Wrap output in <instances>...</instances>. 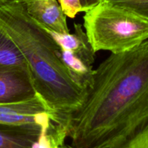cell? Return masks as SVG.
I'll list each match as a JSON object with an SVG mask.
<instances>
[{"label": "cell", "mask_w": 148, "mask_h": 148, "mask_svg": "<svg viewBox=\"0 0 148 148\" xmlns=\"http://www.w3.org/2000/svg\"><path fill=\"white\" fill-rule=\"evenodd\" d=\"M147 124L148 40L101 62L66 128L74 148H117Z\"/></svg>", "instance_id": "cell-1"}, {"label": "cell", "mask_w": 148, "mask_h": 148, "mask_svg": "<svg viewBox=\"0 0 148 148\" xmlns=\"http://www.w3.org/2000/svg\"><path fill=\"white\" fill-rule=\"evenodd\" d=\"M0 28L23 55L36 92L58 121L66 125L68 116L82 104L88 89L73 81L60 59L59 46L20 1L10 0L0 7Z\"/></svg>", "instance_id": "cell-2"}, {"label": "cell", "mask_w": 148, "mask_h": 148, "mask_svg": "<svg viewBox=\"0 0 148 148\" xmlns=\"http://www.w3.org/2000/svg\"><path fill=\"white\" fill-rule=\"evenodd\" d=\"M82 26L95 52L122 53L148 40V19L108 1L85 12Z\"/></svg>", "instance_id": "cell-3"}, {"label": "cell", "mask_w": 148, "mask_h": 148, "mask_svg": "<svg viewBox=\"0 0 148 148\" xmlns=\"http://www.w3.org/2000/svg\"><path fill=\"white\" fill-rule=\"evenodd\" d=\"M55 117L46 102L37 93L34 97L23 101L0 104V124L38 125L41 127L54 120Z\"/></svg>", "instance_id": "cell-4"}, {"label": "cell", "mask_w": 148, "mask_h": 148, "mask_svg": "<svg viewBox=\"0 0 148 148\" xmlns=\"http://www.w3.org/2000/svg\"><path fill=\"white\" fill-rule=\"evenodd\" d=\"M36 94L28 70L20 67L0 68V104L23 101Z\"/></svg>", "instance_id": "cell-5"}, {"label": "cell", "mask_w": 148, "mask_h": 148, "mask_svg": "<svg viewBox=\"0 0 148 148\" xmlns=\"http://www.w3.org/2000/svg\"><path fill=\"white\" fill-rule=\"evenodd\" d=\"M29 15L43 28L61 33H69L66 16L57 0H23Z\"/></svg>", "instance_id": "cell-6"}, {"label": "cell", "mask_w": 148, "mask_h": 148, "mask_svg": "<svg viewBox=\"0 0 148 148\" xmlns=\"http://www.w3.org/2000/svg\"><path fill=\"white\" fill-rule=\"evenodd\" d=\"M73 33H61L46 28H43L51 36L61 49L74 52L93 65L95 52L88 41L83 26L79 23H75Z\"/></svg>", "instance_id": "cell-7"}, {"label": "cell", "mask_w": 148, "mask_h": 148, "mask_svg": "<svg viewBox=\"0 0 148 148\" xmlns=\"http://www.w3.org/2000/svg\"><path fill=\"white\" fill-rule=\"evenodd\" d=\"M40 131L38 125L0 124V148H36Z\"/></svg>", "instance_id": "cell-8"}, {"label": "cell", "mask_w": 148, "mask_h": 148, "mask_svg": "<svg viewBox=\"0 0 148 148\" xmlns=\"http://www.w3.org/2000/svg\"><path fill=\"white\" fill-rule=\"evenodd\" d=\"M60 59L77 85L87 89L90 87L93 77V65L79 55L63 49H61Z\"/></svg>", "instance_id": "cell-9"}, {"label": "cell", "mask_w": 148, "mask_h": 148, "mask_svg": "<svg viewBox=\"0 0 148 148\" xmlns=\"http://www.w3.org/2000/svg\"><path fill=\"white\" fill-rule=\"evenodd\" d=\"M7 67H20L28 70L17 46L0 28V68Z\"/></svg>", "instance_id": "cell-10"}, {"label": "cell", "mask_w": 148, "mask_h": 148, "mask_svg": "<svg viewBox=\"0 0 148 148\" xmlns=\"http://www.w3.org/2000/svg\"><path fill=\"white\" fill-rule=\"evenodd\" d=\"M108 1L148 19V0H108Z\"/></svg>", "instance_id": "cell-11"}, {"label": "cell", "mask_w": 148, "mask_h": 148, "mask_svg": "<svg viewBox=\"0 0 148 148\" xmlns=\"http://www.w3.org/2000/svg\"><path fill=\"white\" fill-rule=\"evenodd\" d=\"M117 148H148V124Z\"/></svg>", "instance_id": "cell-12"}, {"label": "cell", "mask_w": 148, "mask_h": 148, "mask_svg": "<svg viewBox=\"0 0 148 148\" xmlns=\"http://www.w3.org/2000/svg\"><path fill=\"white\" fill-rule=\"evenodd\" d=\"M64 14L69 18H75L77 15L84 12L80 0H59Z\"/></svg>", "instance_id": "cell-13"}, {"label": "cell", "mask_w": 148, "mask_h": 148, "mask_svg": "<svg viewBox=\"0 0 148 148\" xmlns=\"http://www.w3.org/2000/svg\"><path fill=\"white\" fill-rule=\"evenodd\" d=\"M101 1V0H80V3L84 12H86L87 10L98 4Z\"/></svg>", "instance_id": "cell-14"}, {"label": "cell", "mask_w": 148, "mask_h": 148, "mask_svg": "<svg viewBox=\"0 0 148 148\" xmlns=\"http://www.w3.org/2000/svg\"><path fill=\"white\" fill-rule=\"evenodd\" d=\"M59 148H74V147H73L71 146L70 145H66L64 144V145H62V146L59 147Z\"/></svg>", "instance_id": "cell-15"}, {"label": "cell", "mask_w": 148, "mask_h": 148, "mask_svg": "<svg viewBox=\"0 0 148 148\" xmlns=\"http://www.w3.org/2000/svg\"><path fill=\"white\" fill-rule=\"evenodd\" d=\"M5 2H7V1H4V0H0V7H1V5H3Z\"/></svg>", "instance_id": "cell-16"}, {"label": "cell", "mask_w": 148, "mask_h": 148, "mask_svg": "<svg viewBox=\"0 0 148 148\" xmlns=\"http://www.w3.org/2000/svg\"><path fill=\"white\" fill-rule=\"evenodd\" d=\"M4 1H10V0H4ZM17 1H23V0H17Z\"/></svg>", "instance_id": "cell-17"}, {"label": "cell", "mask_w": 148, "mask_h": 148, "mask_svg": "<svg viewBox=\"0 0 148 148\" xmlns=\"http://www.w3.org/2000/svg\"><path fill=\"white\" fill-rule=\"evenodd\" d=\"M101 1H103V0H101ZM104 1H108V0H104Z\"/></svg>", "instance_id": "cell-18"}]
</instances>
